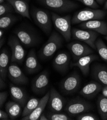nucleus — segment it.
Instances as JSON below:
<instances>
[{
	"label": "nucleus",
	"mask_w": 107,
	"mask_h": 120,
	"mask_svg": "<svg viewBox=\"0 0 107 120\" xmlns=\"http://www.w3.org/2000/svg\"><path fill=\"white\" fill-rule=\"evenodd\" d=\"M62 35L56 31H53L43 45L39 52L40 58L42 60L50 58L55 52L61 47L63 42Z\"/></svg>",
	"instance_id": "nucleus-1"
},
{
	"label": "nucleus",
	"mask_w": 107,
	"mask_h": 120,
	"mask_svg": "<svg viewBox=\"0 0 107 120\" xmlns=\"http://www.w3.org/2000/svg\"><path fill=\"white\" fill-rule=\"evenodd\" d=\"M30 15L41 30L47 35H49L52 29V18L48 11L36 7H32Z\"/></svg>",
	"instance_id": "nucleus-2"
},
{
	"label": "nucleus",
	"mask_w": 107,
	"mask_h": 120,
	"mask_svg": "<svg viewBox=\"0 0 107 120\" xmlns=\"http://www.w3.org/2000/svg\"><path fill=\"white\" fill-rule=\"evenodd\" d=\"M51 15L52 22L57 31L62 35L66 42H69L72 38L71 16H62L53 12L51 13Z\"/></svg>",
	"instance_id": "nucleus-3"
},
{
	"label": "nucleus",
	"mask_w": 107,
	"mask_h": 120,
	"mask_svg": "<svg viewBox=\"0 0 107 120\" xmlns=\"http://www.w3.org/2000/svg\"><path fill=\"white\" fill-rule=\"evenodd\" d=\"M107 11L105 10L87 8L79 11L73 16L71 22L72 23H81L91 20L103 19L106 16Z\"/></svg>",
	"instance_id": "nucleus-4"
},
{
	"label": "nucleus",
	"mask_w": 107,
	"mask_h": 120,
	"mask_svg": "<svg viewBox=\"0 0 107 120\" xmlns=\"http://www.w3.org/2000/svg\"><path fill=\"white\" fill-rule=\"evenodd\" d=\"M43 6L59 13H67L74 11L79 5L71 0H38Z\"/></svg>",
	"instance_id": "nucleus-5"
},
{
	"label": "nucleus",
	"mask_w": 107,
	"mask_h": 120,
	"mask_svg": "<svg viewBox=\"0 0 107 120\" xmlns=\"http://www.w3.org/2000/svg\"><path fill=\"white\" fill-rule=\"evenodd\" d=\"M92 109V104L79 97L71 100L67 104L65 111L70 116H77L89 111Z\"/></svg>",
	"instance_id": "nucleus-6"
},
{
	"label": "nucleus",
	"mask_w": 107,
	"mask_h": 120,
	"mask_svg": "<svg viewBox=\"0 0 107 120\" xmlns=\"http://www.w3.org/2000/svg\"><path fill=\"white\" fill-rule=\"evenodd\" d=\"M99 33L88 29H81L73 28L72 29L73 39L86 43L92 49H96L95 42L99 36Z\"/></svg>",
	"instance_id": "nucleus-7"
},
{
	"label": "nucleus",
	"mask_w": 107,
	"mask_h": 120,
	"mask_svg": "<svg viewBox=\"0 0 107 120\" xmlns=\"http://www.w3.org/2000/svg\"><path fill=\"white\" fill-rule=\"evenodd\" d=\"M8 44L12 51L11 62L22 64L25 57L26 52L18 38L16 35L10 36Z\"/></svg>",
	"instance_id": "nucleus-8"
},
{
	"label": "nucleus",
	"mask_w": 107,
	"mask_h": 120,
	"mask_svg": "<svg viewBox=\"0 0 107 120\" xmlns=\"http://www.w3.org/2000/svg\"><path fill=\"white\" fill-rule=\"evenodd\" d=\"M14 33L22 44L26 47H30L36 45L39 39L35 33L29 28L20 27L14 30Z\"/></svg>",
	"instance_id": "nucleus-9"
},
{
	"label": "nucleus",
	"mask_w": 107,
	"mask_h": 120,
	"mask_svg": "<svg viewBox=\"0 0 107 120\" xmlns=\"http://www.w3.org/2000/svg\"><path fill=\"white\" fill-rule=\"evenodd\" d=\"M80 84V77L77 72H75L62 80L60 85L61 90L64 94H72L78 90Z\"/></svg>",
	"instance_id": "nucleus-10"
},
{
	"label": "nucleus",
	"mask_w": 107,
	"mask_h": 120,
	"mask_svg": "<svg viewBox=\"0 0 107 120\" xmlns=\"http://www.w3.org/2000/svg\"><path fill=\"white\" fill-rule=\"evenodd\" d=\"M67 46L75 61L83 56L94 53V50L91 47L80 41L71 42Z\"/></svg>",
	"instance_id": "nucleus-11"
},
{
	"label": "nucleus",
	"mask_w": 107,
	"mask_h": 120,
	"mask_svg": "<svg viewBox=\"0 0 107 120\" xmlns=\"http://www.w3.org/2000/svg\"><path fill=\"white\" fill-rule=\"evenodd\" d=\"M49 73L44 71L35 78L32 83V90L36 94H43L49 85Z\"/></svg>",
	"instance_id": "nucleus-12"
},
{
	"label": "nucleus",
	"mask_w": 107,
	"mask_h": 120,
	"mask_svg": "<svg viewBox=\"0 0 107 120\" xmlns=\"http://www.w3.org/2000/svg\"><path fill=\"white\" fill-rule=\"evenodd\" d=\"M65 102V99L54 87H52L50 90V98L48 103V108L51 112H61L64 108Z\"/></svg>",
	"instance_id": "nucleus-13"
},
{
	"label": "nucleus",
	"mask_w": 107,
	"mask_h": 120,
	"mask_svg": "<svg viewBox=\"0 0 107 120\" xmlns=\"http://www.w3.org/2000/svg\"><path fill=\"white\" fill-rule=\"evenodd\" d=\"M8 75L11 81L16 85H25L28 82V78L16 64L13 63L9 65Z\"/></svg>",
	"instance_id": "nucleus-14"
},
{
	"label": "nucleus",
	"mask_w": 107,
	"mask_h": 120,
	"mask_svg": "<svg viewBox=\"0 0 107 120\" xmlns=\"http://www.w3.org/2000/svg\"><path fill=\"white\" fill-rule=\"evenodd\" d=\"M98 59L99 57L97 55L94 54H89L79 58L74 63H72L71 64V66L72 67H78L82 74L86 76L88 75L89 72L90 64Z\"/></svg>",
	"instance_id": "nucleus-15"
},
{
	"label": "nucleus",
	"mask_w": 107,
	"mask_h": 120,
	"mask_svg": "<svg viewBox=\"0 0 107 120\" xmlns=\"http://www.w3.org/2000/svg\"><path fill=\"white\" fill-rule=\"evenodd\" d=\"M83 29H88L96 32L102 35H107V23L102 20H94L83 22L79 25Z\"/></svg>",
	"instance_id": "nucleus-16"
},
{
	"label": "nucleus",
	"mask_w": 107,
	"mask_h": 120,
	"mask_svg": "<svg viewBox=\"0 0 107 120\" xmlns=\"http://www.w3.org/2000/svg\"><path fill=\"white\" fill-rule=\"evenodd\" d=\"M70 60V57L67 53L61 52L54 58L53 66L59 72L65 73L68 70Z\"/></svg>",
	"instance_id": "nucleus-17"
},
{
	"label": "nucleus",
	"mask_w": 107,
	"mask_h": 120,
	"mask_svg": "<svg viewBox=\"0 0 107 120\" xmlns=\"http://www.w3.org/2000/svg\"><path fill=\"white\" fill-rule=\"evenodd\" d=\"M102 89V85L98 81H91L86 85L80 90L79 93L82 96L91 99L94 98Z\"/></svg>",
	"instance_id": "nucleus-18"
},
{
	"label": "nucleus",
	"mask_w": 107,
	"mask_h": 120,
	"mask_svg": "<svg viewBox=\"0 0 107 120\" xmlns=\"http://www.w3.org/2000/svg\"><path fill=\"white\" fill-rule=\"evenodd\" d=\"M25 67L27 72L30 74L36 73L40 70L41 66L39 62L35 50L31 49L29 52L26 60Z\"/></svg>",
	"instance_id": "nucleus-19"
},
{
	"label": "nucleus",
	"mask_w": 107,
	"mask_h": 120,
	"mask_svg": "<svg viewBox=\"0 0 107 120\" xmlns=\"http://www.w3.org/2000/svg\"><path fill=\"white\" fill-rule=\"evenodd\" d=\"M50 96V90L48 91L44 96L40 100L39 105L35 110L29 115L22 117V120H39L40 116L43 113L46 105L48 103Z\"/></svg>",
	"instance_id": "nucleus-20"
},
{
	"label": "nucleus",
	"mask_w": 107,
	"mask_h": 120,
	"mask_svg": "<svg viewBox=\"0 0 107 120\" xmlns=\"http://www.w3.org/2000/svg\"><path fill=\"white\" fill-rule=\"evenodd\" d=\"M92 76L97 81L107 87V68L103 65H94L92 68Z\"/></svg>",
	"instance_id": "nucleus-21"
},
{
	"label": "nucleus",
	"mask_w": 107,
	"mask_h": 120,
	"mask_svg": "<svg viewBox=\"0 0 107 120\" xmlns=\"http://www.w3.org/2000/svg\"><path fill=\"white\" fill-rule=\"evenodd\" d=\"M14 7L15 12L24 17L31 19L29 5L25 0H5Z\"/></svg>",
	"instance_id": "nucleus-22"
},
{
	"label": "nucleus",
	"mask_w": 107,
	"mask_h": 120,
	"mask_svg": "<svg viewBox=\"0 0 107 120\" xmlns=\"http://www.w3.org/2000/svg\"><path fill=\"white\" fill-rule=\"evenodd\" d=\"M10 92L12 99L19 103L22 107H25L27 101V96L25 92L21 88L13 84L9 85Z\"/></svg>",
	"instance_id": "nucleus-23"
},
{
	"label": "nucleus",
	"mask_w": 107,
	"mask_h": 120,
	"mask_svg": "<svg viewBox=\"0 0 107 120\" xmlns=\"http://www.w3.org/2000/svg\"><path fill=\"white\" fill-rule=\"evenodd\" d=\"M9 61V54L5 49L1 50L0 55V76L4 80L8 74V64Z\"/></svg>",
	"instance_id": "nucleus-24"
},
{
	"label": "nucleus",
	"mask_w": 107,
	"mask_h": 120,
	"mask_svg": "<svg viewBox=\"0 0 107 120\" xmlns=\"http://www.w3.org/2000/svg\"><path fill=\"white\" fill-rule=\"evenodd\" d=\"M22 106L14 101H9L5 104V110L10 119L14 120L19 116L22 112Z\"/></svg>",
	"instance_id": "nucleus-25"
},
{
	"label": "nucleus",
	"mask_w": 107,
	"mask_h": 120,
	"mask_svg": "<svg viewBox=\"0 0 107 120\" xmlns=\"http://www.w3.org/2000/svg\"><path fill=\"white\" fill-rule=\"evenodd\" d=\"M99 113L103 120H107V97L100 95L97 100Z\"/></svg>",
	"instance_id": "nucleus-26"
},
{
	"label": "nucleus",
	"mask_w": 107,
	"mask_h": 120,
	"mask_svg": "<svg viewBox=\"0 0 107 120\" xmlns=\"http://www.w3.org/2000/svg\"><path fill=\"white\" fill-rule=\"evenodd\" d=\"M18 20V17L12 14H8L0 16V28L6 29Z\"/></svg>",
	"instance_id": "nucleus-27"
},
{
	"label": "nucleus",
	"mask_w": 107,
	"mask_h": 120,
	"mask_svg": "<svg viewBox=\"0 0 107 120\" xmlns=\"http://www.w3.org/2000/svg\"><path fill=\"white\" fill-rule=\"evenodd\" d=\"M40 100L39 99L32 98L30 99L26 104L22 112V117H26L30 114L36 108L39 104Z\"/></svg>",
	"instance_id": "nucleus-28"
},
{
	"label": "nucleus",
	"mask_w": 107,
	"mask_h": 120,
	"mask_svg": "<svg viewBox=\"0 0 107 120\" xmlns=\"http://www.w3.org/2000/svg\"><path fill=\"white\" fill-rule=\"evenodd\" d=\"M95 45L100 57L104 61L107 62V46L100 38H97Z\"/></svg>",
	"instance_id": "nucleus-29"
},
{
	"label": "nucleus",
	"mask_w": 107,
	"mask_h": 120,
	"mask_svg": "<svg viewBox=\"0 0 107 120\" xmlns=\"http://www.w3.org/2000/svg\"><path fill=\"white\" fill-rule=\"evenodd\" d=\"M47 116L49 120H71L72 118L68 114L61 112H51L48 113Z\"/></svg>",
	"instance_id": "nucleus-30"
},
{
	"label": "nucleus",
	"mask_w": 107,
	"mask_h": 120,
	"mask_svg": "<svg viewBox=\"0 0 107 120\" xmlns=\"http://www.w3.org/2000/svg\"><path fill=\"white\" fill-rule=\"evenodd\" d=\"M15 11L13 6L8 2L0 4V16L8 14H12Z\"/></svg>",
	"instance_id": "nucleus-31"
},
{
	"label": "nucleus",
	"mask_w": 107,
	"mask_h": 120,
	"mask_svg": "<svg viewBox=\"0 0 107 120\" xmlns=\"http://www.w3.org/2000/svg\"><path fill=\"white\" fill-rule=\"evenodd\" d=\"M76 120H98L99 117L96 115L90 113H83L77 116Z\"/></svg>",
	"instance_id": "nucleus-32"
},
{
	"label": "nucleus",
	"mask_w": 107,
	"mask_h": 120,
	"mask_svg": "<svg viewBox=\"0 0 107 120\" xmlns=\"http://www.w3.org/2000/svg\"><path fill=\"white\" fill-rule=\"evenodd\" d=\"M82 3L85 5L95 9H98L99 6L96 0H75Z\"/></svg>",
	"instance_id": "nucleus-33"
},
{
	"label": "nucleus",
	"mask_w": 107,
	"mask_h": 120,
	"mask_svg": "<svg viewBox=\"0 0 107 120\" xmlns=\"http://www.w3.org/2000/svg\"><path fill=\"white\" fill-rule=\"evenodd\" d=\"M8 97V92L3 91L0 92V107L2 108Z\"/></svg>",
	"instance_id": "nucleus-34"
},
{
	"label": "nucleus",
	"mask_w": 107,
	"mask_h": 120,
	"mask_svg": "<svg viewBox=\"0 0 107 120\" xmlns=\"http://www.w3.org/2000/svg\"><path fill=\"white\" fill-rule=\"evenodd\" d=\"M10 118L9 116L6 112L0 111V119L1 120H8Z\"/></svg>",
	"instance_id": "nucleus-35"
},
{
	"label": "nucleus",
	"mask_w": 107,
	"mask_h": 120,
	"mask_svg": "<svg viewBox=\"0 0 107 120\" xmlns=\"http://www.w3.org/2000/svg\"><path fill=\"white\" fill-rule=\"evenodd\" d=\"M4 81V80L2 78L0 77V88H1V90L4 88L6 86Z\"/></svg>",
	"instance_id": "nucleus-36"
},
{
	"label": "nucleus",
	"mask_w": 107,
	"mask_h": 120,
	"mask_svg": "<svg viewBox=\"0 0 107 120\" xmlns=\"http://www.w3.org/2000/svg\"><path fill=\"white\" fill-rule=\"evenodd\" d=\"M39 120H48V118L47 115H45L44 113H42L40 116Z\"/></svg>",
	"instance_id": "nucleus-37"
},
{
	"label": "nucleus",
	"mask_w": 107,
	"mask_h": 120,
	"mask_svg": "<svg viewBox=\"0 0 107 120\" xmlns=\"http://www.w3.org/2000/svg\"><path fill=\"white\" fill-rule=\"evenodd\" d=\"M96 1L100 5H102L106 2V0H96Z\"/></svg>",
	"instance_id": "nucleus-38"
},
{
	"label": "nucleus",
	"mask_w": 107,
	"mask_h": 120,
	"mask_svg": "<svg viewBox=\"0 0 107 120\" xmlns=\"http://www.w3.org/2000/svg\"><path fill=\"white\" fill-rule=\"evenodd\" d=\"M4 31L3 29H1L0 30V38H2L4 37Z\"/></svg>",
	"instance_id": "nucleus-39"
},
{
	"label": "nucleus",
	"mask_w": 107,
	"mask_h": 120,
	"mask_svg": "<svg viewBox=\"0 0 107 120\" xmlns=\"http://www.w3.org/2000/svg\"><path fill=\"white\" fill-rule=\"evenodd\" d=\"M104 9L107 10V1H106V2L104 3Z\"/></svg>",
	"instance_id": "nucleus-40"
},
{
	"label": "nucleus",
	"mask_w": 107,
	"mask_h": 120,
	"mask_svg": "<svg viewBox=\"0 0 107 120\" xmlns=\"http://www.w3.org/2000/svg\"><path fill=\"white\" fill-rule=\"evenodd\" d=\"M5 2V0H0V4L4 3Z\"/></svg>",
	"instance_id": "nucleus-41"
},
{
	"label": "nucleus",
	"mask_w": 107,
	"mask_h": 120,
	"mask_svg": "<svg viewBox=\"0 0 107 120\" xmlns=\"http://www.w3.org/2000/svg\"><path fill=\"white\" fill-rule=\"evenodd\" d=\"M104 38H105V39H106V40L107 41V35L105 36V37H104Z\"/></svg>",
	"instance_id": "nucleus-42"
},
{
	"label": "nucleus",
	"mask_w": 107,
	"mask_h": 120,
	"mask_svg": "<svg viewBox=\"0 0 107 120\" xmlns=\"http://www.w3.org/2000/svg\"><path fill=\"white\" fill-rule=\"evenodd\" d=\"M25 1H27V2H28L29 0H25Z\"/></svg>",
	"instance_id": "nucleus-43"
}]
</instances>
